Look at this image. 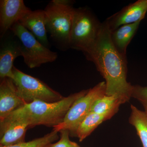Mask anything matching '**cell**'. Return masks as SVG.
<instances>
[{
	"instance_id": "5b68a950",
	"label": "cell",
	"mask_w": 147,
	"mask_h": 147,
	"mask_svg": "<svg viewBox=\"0 0 147 147\" xmlns=\"http://www.w3.org/2000/svg\"><path fill=\"white\" fill-rule=\"evenodd\" d=\"M10 30L19 40L21 56L29 68L39 67L57 59V53L42 44L19 22L14 24Z\"/></svg>"
},
{
	"instance_id": "ffe728a7",
	"label": "cell",
	"mask_w": 147,
	"mask_h": 147,
	"mask_svg": "<svg viewBox=\"0 0 147 147\" xmlns=\"http://www.w3.org/2000/svg\"><path fill=\"white\" fill-rule=\"evenodd\" d=\"M131 97L137 99L142 105L147 104V86H133Z\"/></svg>"
},
{
	"instance_id": "52a82bcc",
	"label": "cell",
	"mask_w": 147,
	"mask_h": 147,
	"mask_svg": "<svg viewBox=\"0 0 147 147\" xmlns=\"http://www.w3.org/2000/svg\"><path fill=\"white\" fill-rule=\"evenodd\" d=\"M105 82H100L89 90L86 94L74 103L68 110L62 122L53 127V130L59 132L63 129L69 131L70 136L76 137V129L82 121L90 112L95 102L105 95Z\"/></svg>"
},
{
	"instance_id": "3957f363",
	"label": "cell",
	"mask_w": 147,
	"mask_h": 147,
	"mask_svg": "<svg viewBox=\"0 0 147 147\" xmlns=\"http://www.w3.org/2000/svg\"><path fill=\"white\" fill-rule=\"evenodd\" d=\"M73 4L71 1L54 0L44 10L47 32L62 50L70 48L74 9Z\"/></svg>"
},
{
	"instance_id": "2e32d148",
	"label": "cell",
	"mask_w": 147,
	"mask_h": 147,
	"mask_svg": "<svg viewBox=\"0 0 147 147\" xmlns=\"http://www.w3.org/2000/svg\"><path fill=\"white\" fill-rule=\"evenodd\" d=\"M106 116L90 112L82 121L76 129V137L80 142L91 134L99 125L104 121L108 120Z\"/></svg>"
},
{
	"instance_id": "9c48e42d",
	"label": "cell",
	"mask_w": 147,
	"mask_h": 147,
	"mask_svg": "<svg viewBox=\"0 0 147 147\" xmlns=\"http://www.w3.org/2000/svg\"><path fill=\"white\" fill-rule=\"evenodd\" d=\"M147 11V0H139L123 7L105 20L110 32L123 25L141 22Z\"/></svg>"
},
{
	"instance_id": "5bb4252c",
	"label": "cell",
	"mask_w": 147,
	"mask_h": 147,
	"mask_svg": "<svg viewBox=\"0 0 147 147\" xmlns=\"http://www.w3.org/2000/svg\"><path fill=\"white\" fill-rule=\"evenodd\" d=\"M29 129L26 123L14 121L0 131V146H9L25 142L26 132Z\"/></svg>"
},
{
	"instance_id": "4fadbf2b",
	"label": "cell",
	"mask_w": 147,
	"mask_h": 147,
	"mask_svg": "<svg viewBox=\"0 0 147 147\" xmlns=\"http://www.w3.org/2000/svg\"><path fill=\"white\" fill-rule=\"evenodd\" d=\"M140 22L123 25L111 32L112 43L118 52L125 57L127 46L137 32Z\"/></svg>"
},
{
	"instance_id": "6da1fadb",
	"label": "cell",
	"mask_w": 147,
	"mask_h": 147,
	"mask_svg": "<svg viewBox=\"0 0 147 147\" xmlns=\"http://www.w3.org/2000/svg\"><path fill=\"white\" fill-rule=\"evenodd\" d=\"M110 33L104 21L95 46L86 57L94 63L105 79V95L117 96L125 103L131 97L133 86L127 81V57L116 50L111 41Z\"/></svg>"
},
{
	"instance_id": "30bf717a",
	"label": "cell",
	"mask_w": 147,
	"mask_h": 147,
	"mask_svg": "<svg viewBox=\"0 0 147 147\" xmlns=\"http://www.w3.org/2000/svg\"><path fill=\"white\" fill-rule=\"evenodd\" d=\"M26 104L18 96L12 79H1L0 84V121Z\"/></svg>"
},
{
	"instance_id": "d6986e66",
	"label": "cell",
	"mask_w": 147,
	"mask_h": 147,
	"mask_svg": "<svg viewBox=\"0 0 147 147\" xmlns=\"http://www.w3.org/2000/svg\"><path fill=\"white\" fill-rule=\"evenodd\" d=\"M60 138L55 143H50L45 147H71V141L69 140L70 133L68 130L63 129L59 131Z\"/></svg>"
},
{
	"instance_id": "277c9868",
	"label": "cell",
	"mask_w": 147,
	"mask_h": 147,
	"mask_svg": "<svg viewBox=\"0 0 147 147\" xmlns=\"http://www.w3.org/2000/svg\"><path fill=\"white\" fill-rule=\"evenodd\" d=\"M102 23L87 7L74 9L70 48L82 51L85 56L97 42Z\"/></svg>"
},
{
	"instance_id": "8fae6325",
	"label": "cell",
	"mask_w": 147,
	"mask_h": 147,
	"mask_svg": "<svg viewBox=\"0 0 147 147\" xmlns=\"http://www.w3.org/2000/svg\"><path fill=\"white\" fill-rule=\"evenodd\" d=\"M19 56H21L20 44L16 37L13 35L5 39L0 49L1 80L5 78L13 79V62Z\"/></svg>"
},
{
	"instance_id": "9a60e30c",
	"label": "cell",
	"mask_w": 147,
	"mask_h": 147,
	"mask_svg": "<svg viewBox=\"0 0 147 147\" xmlns=\"http://www.w3.org/2000/svg\"><path fill=\"white\" fill-rule=\"evenodd\" d=\"M124 103L123 100L117 96L105 95L94 102L90 112L106 116L110 119L117 113L120 106Z\"/></svg>"
},
{
	"instance_id": "e0dca14e",
	"label": "cell",
	"mask_w": 147,
	"mask_h": 147,
	"mask_svg": "<svg viewBox=\"0 0 147 147\" xmlns=\"http://www.w3.org/2000/svg\"><path fill=\"white\" fill-rule=\"evenodd\" d=\"M131 112L129 123L136 129L143 147H147V115L145 111L139 110L134 105L130 106Z\"/></svg>"
},
{
	"instance_id": "44dd1931",
	"label": "cell",
	"mask_w": 147,
	"mask_h": 147,
	"mask_svg": "<svg viewBox=\"0 0 147 147\" xmlns=\"http://www.w3.org/2000/svg\"><path fill=\"white\" fill-rule=\"evenodd\" d=\"M71 147H81L76 142H71Z\"/></svg>"
},
{
	"instance_id": "ac0fdd59",
	"label": "cell",
	"mask_w": 147,
	"mask_h": 147,
	"mask_svg": "<svg viewBox=\"0 0 147 147\" xmlns=\"http://www.w3.org/2000/svg\"><path fill=\"white\" fill-rule=\"evenodd\" d=\"M58 132H59L53 130L51 132L45 134L43 137L33 139L29 142H25L9 146H0V147H45L46 145L53 143L59 139V137L58 135Z\"/></svg>"
},
{
	"instance_id": "8992f818",
	"label": "cell",
	"mask_w": 147,
	"mask_h": 147,
	"mask_svg": "<svg viewBox=\"0 0 147 147\" xmlns=\"http://www.w3.org/2000/svg\"><path fill=\"white\" fill-rule=\"evenodd\" d=\"M13 80L18 96L26 104L36 101L54 102L63 96L41 80L24 73L13 66Z\"/></svg>"
},
{
	"instance_id": "7a4b0ae2",
	"label": "cell",
	"mask_w": 147,
	"mask_h": 147,
	"mask_svg": "<svg viewBox=\"0 0 147 147\" xmlns=\"http://www.w3.org/2000/svg\"><path fill=\"white\" fill-rule=\"evenodd\" d=\"M88 90H83L56 102L36 100L25 104L0 121V131L14 121L26 123L29 128L40 125L54 127L62 122L74 103L86 94Z\"/></svg>"
},
{
	"instance_id": "7402d4cb",
	"label": "cell",
	"mask_w": 147,
	"mask_h": 147,
	"mask_svg": "<svg viewBox=\"0 0 147 147\" xmlns=\"http://www.w3.org/2000/svg\"><path fill=\"white\" fill-rule=\"evenodd\" d=\"M144 106V108L145 109V112H146L147 115V104H144V105H143Z\"/></svg>"
},
{
	"instance_id": "7c38bea8",
	"label": "cell",
	"mask_w": 147,
	"mask_h": 147,
	"mask_svg": "<svg viewBox=\"0 0 147 147\" xmlns=\"http://www.w3.org/2000/svg\"><path fill=\"white\" fill-rule=\"evenodd\" d=\"M19 22L31 33L38 41L46 47H48L49 41L47 38L44 10L32 11Z\"/></svg>"
},
{
	"instance_id": "ba28073f",
	"label": "cell",
	"mask_w": 147,
	"mask_h": 147,
	"mask_svg": "<svg viewBox=\"0 0 147 147\" xmlns=\"http://www.w3.org/2000/svg\"><path fill=\"white\" fill-rule=\"evenodd\" d=\"M23 0L0 1V32L3 38L11 27L32 11Z\"/></svg>"
}]
</instances>
